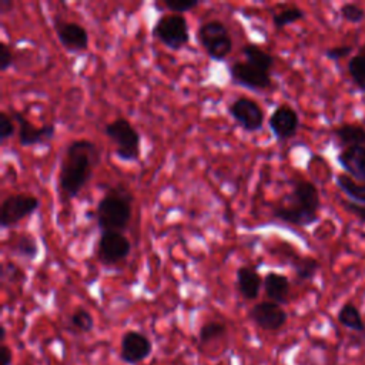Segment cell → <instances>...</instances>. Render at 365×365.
Listing matches in <instances>:
<instances>
[{"label": "cell", "instance_id": "obj_1", "mask_svg": "<svg viewBox=\"0 0 365 365\" xmlns=\"http://www.w3.org/2000/svg\"><path fill=\"white\" fill-rule=\"evenodd\" d=\"M101 161V150L96 143L80 138L71 141L66 150L60 165L58 187L68 198L77 197L93 175V170Z\"/></svg>", "mask_w": 365, "mask_h": 365}, {"label": "cell", "instance_id": "obj_2", "mask_svg": "<svg viewBox=\"0 0 365 365\" xmlns=\"http://www.w3.org/2000/svg\"><path fill=\"white\" fill-rule=\"evenodd\" d=\"M291 192L285 197V204L274 210V218L282 222L309 227L318 221V210L321 205L319 192L314 182L297 180L291 182Z\"/></svg>", "mask_w": 365, "mask_h": 365}, {"label": "cell", "instance_id": "obj_3", "mask_svg": "<svg viewBox=\"0 0 365 365\" xmlns=\"http://www.w3.org/2000/svg\"><path fill=\"white\" fill-rule=\"evenodd\" d=\"M131 204L133 195L125 187L115 185L108 190L96 208V220L100 231L123 232L131 220Z\"/></svg>", "mask_w": 365, "mask_h": 365}, {"label": "cell", "instance_id": "obj_4", "mask_svg": "<svg viewBox=\"0 0 365 365\" xmlns=\"http://www.w3.org/2000/svg\"><path fill=\"white\" fill-rule=\"evenodd\" d=\"M106 135L115 144L114 154L123 161H135L141 154V137L133 124L123 117L104 125Z\"/></svg>", "mask_w": 365, "mask_h": 365}, {"label": "cell", "instance_id": "obj_5", "mask_svg": "<svg viewBox=\"0 0 365 365\" xmlns=\"http://www.w3.org/2000/svg\"><path fill=\"white\" fill-rule=\"evenodd\" d=\"M197 40L211 60L224 61L232 50V38L221 20H207L197 30Z\"/></svg>", "mask_w": 365, "mask_h": 365}, {"label": "cell", "instance_id": "obj_6", "mask_svg": "<svg viewBox=\"0 0 365 365\" xmlns=\"http://www.w3.org/2000/svg\"><path fill=\"white\" fill-rule=\"evenodd\" d=\"M153 36L171 50H181L190 41V29L182 14H164L153 26Z\"/></svg>", "mask_w": 365, "mask_h": 365}, {"label": "cell", "instance_id": "obj_7", "mask_svg": "<svg viewBox=\"0 0 365 365\" xmlns=\"http://www.w3.org/2000/svg\"><path fill=\"white\" fill-rule=\"evenodd\" d=\"M40 201L36 195L17 192L7 195L0 205V227L9 228L37 211Z\"/></svg>", "mask_w": 365, "mask_h": 365}, {"label": "cell", "instance_id": "obj_8", "mask_svg": "<svg viewBox=\"0 0 365 365\" xmlns=\"http://www.w3.org/2000/svg\"><path fill=\"white\" fill-rule=\"evenodd\" d=\"M227 110L244 131L255 133L262 128L264 110L255 100L248 97H237L228 104Z\"/></svg>", "mask_w": 365, "mask_h": 365}, {"label": "cell", "instance_id": "obj_9", "mask_svg": "<svg viewBox=\"0 0 365 365\" xmlns=\"http://www.w3.org/2000/svg\"><path fill=\"white\" fill-rule=\"evenodd\" d=\"M131 251L130 240L120 231H104L98 237L97 255L106 265H114L128 257Z\"/></svg>", "mask_w": 365, "mask_h": 365}, {"label": "cell", "instance_id": "obj_10", "mask_svg": "<svg viewBox=\"0 0 365 365\" xmlns=\"http://www.w3.org/2000/svg\"><path fill=\"white\" fill-rule=\"evenodd\" d=\"M230 78L234 84L248 90H268L272 87L271 73L259 70L248 61H234L228 67Z\"/></svg>", "mask_w": 365, "mask_h": 365}, {"label": "cell", "instance_id": "obj_11", "mask_svg": "<svg viewBox=\"0 0 365 365\" xmlns=\"http://www.w3.org/2000/svg\"><path fill=\"white\" fill-rule=\"evenodd\" d=\"M10 115L17 123V140L21 147H33L37 144H43L51 140L56 134V127L51 123L37 127L33 123H30L23 113L17 110H11Z\"/></svg>", "mask_w": 365, "mask_h": 365}, {"label": "cell", "instance_id": "obj_12", "mask_svg": "<svg viewBox=\"0 0 365 365\" xmlns=\"http://www.w3.org/2000/svg\"><path fill=\"white\" fill-rule=\"evenodd\" d=\"M268 125L278 141H288L299 128V115L289 104L282 103L271 113Z\"/></svg>", "mask_w": 365, "mask_h": 365}, {"label": "cell", "instance_id": "obj_13", "mask_svg": "<svg viewBox=\"0 0 365 365\" xmlns=\"http://www.w3.org/2000/svg\"><path fill=\"white\" fill-rule=\"evenodd\" d=\"M54 31L60 44L70 53H78L88 47V33L76 21L56 19Z\"/></svg>", "mask_w": 365, "mask_h": 365}, {"label": "cell", "instance_id": "obj_14", "mask_svg": "<svg viewBox=\"0 0 365 365\" xmlns=\"http://www.w3.org/2000/svg\"><path fill=\"white\" fill-rule=\"evenodd\" d=\"M250 319L265 331H277L282 328L287 322V312L281 308L279 304L272 301H262L255 304L250 309Z\"/></svg>", "mask_w": 365, "mask_h": 365}, {"label": "cell", "instance_id": "obj_15", "mask_svg": "<svg viewBox=\"0 0 365 365\" xmlns=\"http://www.w3.org/2000/svg\"><path fill=\"white\" fill-rule=\"evenodd\" d=\"M151 341L138 331H127L121 338L120 356L125 364L134 365L151 354Z\"/></svg>", "mask_w": 365, "mask_h": 365}, {"label": "cell", "instance_id": "obj_16", "mask_svg": "<svg viewBox=\"0 0 365 365\" xmlns=\"http://www.w3.org/2000/svg\"><path fill=\"white\" fill-rule=\"evenodd\" d=\"M336 161L345 174L359 182H365V145L341 150L336 155Z\"/></svg>", "mask_w": 365, "mask_h": 365}, {"label": "cell", "instance_id": "obj_17", "mask_svg": "<svg viewBox=\"0 0 365 365\" xmlns=\"http://www.w3.org/2000/svg\"><path fill=\"white\" fill-rule=\"evenodd\" d=\"M262 287L265 291V295L269 298V301L275 304H285L288 302L289 291H291V284L287 275L275 272V271H268L265 277L262 278Z\"/></svg>", "mask_w": 365, "mask_h": 365}, {"label": "cell", "instance_id": "obj_18", "mask_svg": "<svg viewBox=\"0 0 365 365\" xmlns=\"http://www.w3.org/2000/svg\"><path fill=\"white\" fill-rule=\"evenodd\" d=\"M235 284L237 289L241 294L244 299H255L259 295L261 285H262V278L257 272L255 268L252 267H240L235 274Z\"/></svg>", "mask_w": 365, "mask_h": 365}, {"label": "cell", "instance_id": "obj_19", "mask_svg": "<svg viewBox=\"0 0 365 365\" xmlns=\"http://www.w3.org/2000/svg\"><path fill=\"white\" fill-rule=\"evenodd\" d=\"M332 135L344 148L365 145V127L355 123H344L332 128Z\"/></svg>", "mask_w": 365, "mask_h": 365}, {"label": "cell", "instance_id": "obj_20", "mask_svg": "<svg viewBox=\"0 0 365 365\" xmlns=\"http://www.w3.org/2000/svg\"><path fill=\"white\" fill-rule=\"evenodd\" d=\"M241 51L245 57V61H248L254 67H257L259 70H264L267 73L271 71V68L274 66V57L269 53H267L265 50H262L261 47H258L254 43L244 44Z\"/></svg>", "mask_w": 365, "mask_h": 365}, {"label": "cell", "instance_id": "obj_21", "mask_svg": "<svg viewBox=\"0 0 365 365\" xmlns=\"http://www.w3.org/2000/svg\"><path fill=\"white\" fill-rule=\"evenodd\" d=\"M335 181H336L338 188L348 198H351V201L358 202V204H365V182H359L345 173L336 174Z\"/></svg>", "mask_w": 365, "mask_h": 365}, {"label": "cell", "instance_id": "obj_22", "mask_svg": "<svg viewBox=\"0 0 365 365\" xmlns=\"http://www.w3.org/2000/svg\"><path fill=\"white\" fill-rule=\"evenodd\" d=\"M336 319L341 325H344L348 329H352L355 332L365 331V322L362 319V315L356 308V305H354L352 302H346L339 308L336 314Z\"/></svg>", "mask_w": 365, "mask_h": 365}, {"label": "cell", "instance_id": "obj_23", "mask_svg": "<svg viewBox=\"0 0 365 365\" xmlns=\"http://www.w3.org/2000/svg\"><path fill=\"white\" fill-rule=\"evenodd\" d=\"M346 70L356 88L365 93V44L348 60Z\"/></svg>", "mask_w": 365, "mask_h": 365}, {"label": "cell", "instance_id": "obj_24", "mask_svg": "<svg viewBox=\"0 0 365 365\" xmlns=\"http://www.w3.org/2000/svg\"><path fill=\"white\" fill-rule=\"evenodd\" d=\"M11 251H13V254H16L27 261H33L38 255L37 240L33 235L24 232L16 238V241L11 247Z\"/></svg>", "mask_w": 365, "mask_h": 365}, {"label": "cell", "instance_id": "obj_25", "mask_svg": "<svg viewBox=\"0 0 365 365\" xmlns=\"http://www.w3.org/2000/svg\"><path fill=\"white\" fill-rule=\"evenodd\" d=\"M305 17V11L298 6H287L282 10L272 14V26L277 30H281L295 21H299Z\"/></svg>", "mask_w": 365, "mask_h": 365}, {"label": "cell", "instance_id": "obj_26", "mask_svg": "<svg viewBox=\"0 0 365 365\" xmlns=\"http://www.w3.org/2000/svg\"><path fill=\"white\" fill-rule=\"evenodd\" d=\"M295 277L299 281H308L315 277L319 269V262L312 257H299L292 262Z\"/></svg>", "mask_w": 365, "mask_h": 365}, {"label": "cell", "instance_id": "obj_27", "mask_svg": "<svg viewBox=\"0 0 365 365\" xmlns=\"http://www.w3.org/2000/svg\"><path fill=\"white\" fill-rule=\"evenodd\" d=\"M70 328L80 334H87L94 328V319L91 314L84 309V308H77L71 315H70Z\"/></svg>", "mask_w": 365, "mask_h": 365}, {"label": "cell", "instance_id": "obj_28", "mask_svg": "<svg viewBox=\"0 0 365 365\" xmlns=\"http://www.w3.org/2000/svg\"><path fill=\"white\" fill-rule=\"evenodd\" d=\"M227 332V327L222 322L218 321H210L205 322L198 332V339L201 344H208L211 341H215L218 338H221L222 335H225Z\"/></svg>", "mask_w": 365, "mask_h": 365}, {"label": "cell", "instance_id": "obj_29", "mask_svg": "<svg viewBox=\"0 0 365 365\" xmlns=\"http://www.w3.org/2000/svg\"><path fill=\"white\" fill-rule=\"evenodd\" d=\"M339 14H341L342 20L352 23V24L361 23L365 20V10L361 6H358L356 3H344L339 7Z\"/></svg>", "mask_w": 365, "mask_h": 365}, {"label": "cell", "instance_id": "obj_30", "mask_svg": "<svg viewBox=\"0 0 365 365\" xmlns=\"http://www.w3.org/2000/svg\"><path fill=\"white\" fill-rule=\"evenodd\" d=\"M16 131L14 120L7 111H0V141L4 143L13 137Z\"/></svg>", "mask_w": 365, "mask_h": 365}, {"label": "cell", "instance_id": "obj_31", "mask_svg": "<svg viewBox=\"0 0 365 365\" xmlns=\"http://www.w3.org/2000/svg\"><path fill=\"white\" fill-rule=\"evenodd\" d=\"M198 4H200L198 0H164V6L170 11H174L175 14L190 11L191 9L197 7Z\"/></svg>", "mask_w": 365, "mask_h": 365}, {"label": "cell", "instance_id": "obj_32", "mask_svg": "<svg viewBox=\"0 0 365 365\" xmlns=\"http://www.w3.org/2000/svg\"><path fill=\"white\" fill-rule=\"evenodd\" d=\"M23 274H24V272H23L17 265H14V264H11V262H3V265H1L0 277H1V281H3V282H7V281L14 282V281H17V279H21V278H23Z\"/></svg>", "mask_w": 365, "mask_h": 365}, {"label": "cell", "instance_id": "obj_33", "mask_svg": "<svg viewBox=\"0 0 365 365\" xmlns=\"http://www.w3.org/2000/svg\"><path fill=\"white\" fill-rule=\"evenodd\" d=\"M354 47L349 44H341V46H334V47H328L325 50V57L328 60L336 61V60H342L345 57H348L352 53Z\"/></svg>", "mask_w": 365, "mask_h": 365}, {"label": "cell", "instance_id": "obj_34", "mask_svg": "<svg viewBox=\"0 0 365 365\" xmlns=\"http://www.w3.org/2000/svg\"><path fill=\"white\" fill-rule=\"evenodd\" d=\"M13 61H14V56L10 46L6 41H1L0 43V70L1 71L9 70Z\"/></svg>", "mask_w": 365, "mask_h": 365}, {"label": "cell", "instance_id": "obj_35", "mask_svg": "<svg viewBox=\"0 0 365 365\" xmlns=\"http://www.w3.org/2000/svg\"><path fill=\"white\" fill-rule=\"evenodd\" d=\"M342 207L348 212L355 215L356 220L365 225V204H358L354 201H342Z\"/></svg>", "mask_w": 365, "mask_h": 365}, {"label": "cell", "instance_id": "obj_36", "mask_svg": "<svg viewBox=\"0 0 365 365\" xmlns=\"http://www.w3.org/2000/svg\"><path fill=\"white\" fill-rule=\"evenodd\" d=\"M0 361L1 365H11V351L6 344H1L0 346Z\"/></svg>", "mask_w": 365, "mask_h": 365}, {"label": "cell", "instance_id": "obj_37", "mask_svg": "<svg viewBox=\"0 0 365 365\" xmlns=\"http://www.w3.org/2000/svg\"><path fill=\"white\" fill-rule=\"evenodd\" d=\"M13 3L9 1V0H0V11L4 14L9 11V9H11Z\"/></svg>", "mask_w": 365, "mask_h": 365}, {"label": "cell", "instance_id": "obj_38", "mask_svg": "<svg viewBox=\"0 0 365 365\" xmlns=\"http://www.w3.org/2000/svg\"><path fill=\"white\" fill-rule=\"evenodd\" d=\"M1 335H0V339H1V342L4 344V339H6V328H4V325H1Z\"/></svg>", "mask_w": 365, "mask_h": 365}]
</instances>
